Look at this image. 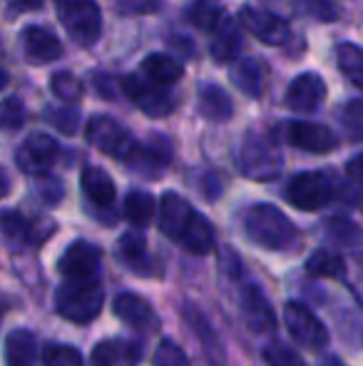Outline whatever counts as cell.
Instances as JSON below:
<instances>
[{"instance_id":"7c38bea8","label":"cell","mask_w":363,"mask_h":366,"mask_svg":"<svg viewBox=\"0 0 363 366\" xmlns=\"http://www.w3.org/2000/svg\"><path fill=\"white\" fill-rule=\"evenodd\" d=\"M100 267H102V249L85 239L73 242L58 262V272L65 280H97Z\"/></svg>"},{"instance_id":"9c48e42d","label":"cell","mask_w":363,"mask_h":366,"mask_svg":"<svg viewBox=\"0 0 363 366\" xmlns=\"http://www.w3.org/2000/svg\"><path fill=\"white\" fill-rule=\"evenodd\" d=\"M122 92L147 117H167L175 110V97L165 90V85L155 80H145L140 75H125L122 77Z\"/></svg>"},{"instance_id":"83f0119b","label":"cell","mask_w":363,"mask_h":366,"mask_svg":"<svg viewBox=\"0 0 363 366\" xmlns=\"http://www.w3.org/2000/svg\"><path fill=\"white\" fill-rule=\"evenodd\" d=\"M306 274L316 280H339L346 274V262L334 249H316L306 259Z\"/></svg>"},{"instance_id":"1f68e13d","label":"cell","mask_w":363,"mask_h":366,"mask_svg":"<svg viewBox=\"0 0 363 366\" xmlns=\"http://www.w3.org/2000/svg\"><path fill=\"white\" fill-rule=\"evenodd\" d=\"M326 237L344 247H356L363 242V229L349 217H331L326 222Z\"/></svg>"},{"instance_id":"b9f144b4","label":"cell","mask_w":363,"mask_h":366,"mask_svg":"<svg viewBox=\"0 0 363 366\" xmlns=\"http://www.w3.org/2000/svg\"><path fill=\"white\" fill-rule=\"evenodd\" d=\"M165 0H115L117 13L122 15H152L160 13Z\"/></svg>"},{"instance_id":"7a4b0ae2","label":"cell","mask_w":363,"mask_h":366,"mask_svg":"<svg viewBox=\"0 0 363 366\" xmlns=\"http://www.w3.org/2000/svg\"><path fill=\"white\" fill-rule=\"evenodd\" d=\"M244 234L269 252H289L299 244V229L274 204H252L242 217Z\"/></svg>"},{"instance_id":"d4e9b609","label":"cell","mask_w":363,"mask_h":366,"mask_svg":"<svg viewBox=\"0 0 363 366\" xmlns=\"http://www.w3.org/2000/svg\"><path fill=\"white\" fill-rule=\"evenodd\" d=\"M199 112H202L207 120L212 122H224L232 117L234 105L232 97L222 90L219 85H212V82H204L199 87Z\"/></svg>"},{"instance_id":"6da1fadb","label":"cell","mask_w":363,"mask_h":366,"mask_svg":"<svg viewBox=\"0 0 363 366\" xmlns=\"http://www.w3.org/2000/svg\"><path fill=\"white\" fill-rule=\"evenodd\" d=\"M160 229L167 239L184 247L189 254H209L214 249V227L204 214L177 192H165L160 199Z\"/></svg>"},{"instance_id":"30bf717a","label":"cell","mask_w":363,"mask_h":366,"mask_svg":"<svg viewBox=\"0 0 363 366\" xmlns=\"http://www.w3.org/2000/svg\"><path fill=\"white\" fill-rule=\"evenodd\" d=\"M276 135L284 137L289 145L311 154H326L339 145V137L334 135V130L319 125V122H286L276 130Z\"/></svg>"},{"instance_id":"8d00e7d4","label":"cell","mask_w":363,"mask_h":366,"mask_svg":"<svg viewBox=\"0 0 363 366\" xmlns=\"http://www.w3.org/2000/svg\"><path fill=\"white\" fill-rule=\"evenodd\" d=\"M45 366H83V357L70 344H48L43 349Z\"/></svg>"},{"instance_id":"f1b7e54d","label":"cell","mask_w":363,"mask_h":366,"mask_svg":"<svg viewBox=\"0 0 363 366\" xmlns=\"http://www.w3.org/2000/svg\"><path fill=\"white\" fill-rule=\"evenodd\" d=\"M157 212V202L150 192H142V189H132L125 197V217L132 227L137 229H145Z\"/></svg>"},{"instance_id":"7dc6e473","label":"cell","mask_w":363,"mask_h":366,"mask_svg":"<svg viewBox=\"0 0 363 366\" xmlns=\"http://www.w3.org/2000/svg\"><path fill=\"white\" fill-rule=\"evenodd\" d=\"M346 172H349L351 179H359V182H363V152L356 154V157L346 164Z\"/></svg>"},{"instance_id":"7bdbcfd3","label":"cell","mask_w":363,"mask_h":366,"mask_svg":"<svg viewBox=\"0 0 363 366\" xmlns=\"http://www.w3.org/2000/svg\"><path fill=\"white\" fill-rule=\"evenodd\" d=\"M55 232V222L48 217H38V219H30L28 224V247H40L53 237Z\"/></svg>"},{"instance_id":"8992f818","label":"cell","mask_w":363,"mask_h":366,"mask_svg":"<svg viewBox=\"0 0 363 366\" xmlns=\"http://www.w3.org/2000/svg\"><path fill=\"white\" fill-rule=\"evenodd\" d=\"M286 199L301 212H319L336 197V179L331 172H301L286 184Z\"/></svg>"},{"instance_id":"484cf974","label":"cell","mask_w":363,"mask_h":366,"mask_svg":"<svg viewBox=\"0 0 363 366\" xmlns=\"http://www.w3.org/2000/svg\"><path fill=\"white\" fill-rule=\"evenodd\" d=\"M117 257L137 274L150 269V254H147V239L140 232H125L117 242Z\"/></svg>"},{"instance_id":"e0dca14e","label":"cell","mask_w":363,"mask_h":366,"mask_svg":"<svg viewBox=\"0 0 363 366\" xmlns=\"http://www.w3.org/2000/svg\"><path fill=\"white\" fill-rule=\"evenodd\" d=\"M20 43H23L25 58L35 65L53 63L63 55V45H60L58 35L50 33L48 28H38V25H28L20 33Z\"/></svg>"},{"instance_id":"ee69618b","label":"cell","mask_w":363,"mask_h":366,"mask_svg":"<svg viewBox=\"0 0 363 366\" xmlns=\"http://www.w3.org/2000/svg\"><path fill=\"white\" fill-rule=\"evenodd\" d=\"M35 189H38V194L48 204H58L60 199H63V184H60L58 179L48 177V174H40V179H38V184H35Z\"/></svg>"},{"instance_id":"44dd1931","label":"cell","mask_w":363,"mask_h":366,"mask_svg":"<svg viewBox=\"0 0 363 366\" xmlns=\"http://www.w3.org/2000/svg\"><path fill=\"white\" fill-rule=\"evenodd\" d=\"M80 187H83L85 197H88L95 207H110L117 197L112 177L102 167H95V164H88V167L83 169V174H80Z\"/></svg>"},{"instance_id":"60d3db41","label":"cell","mask_w":363,"mask_h":366,"mask_svg":"<svg viewBox=\"0 0 363 366\" xmlns=\"http://www.w3.org/2000/svg\"><path fill=\"white\" fill-rule=\"evenodd\" d=\"M0 120H3L5 130H20L25 125V105L20 97L8 95L3 100V112H0Z\"/></svg>"},{"instance_id":"f546056e","label":"cell","mask_w":363,"mask_h":366,"mask_svg":"<svg viewBox=\"0 0 363 366\" xmlns=\"http://www.w3.org/2000/svg\"><path fill=\"white\" fill-rule=\"evenodd\" d=\"M142 73L150 77V80L160 82V85H172V82H177L184 75V68L180 60L170 58V55L152 53L142 63Z\"/></svg>"},{"instance_id":"74e56055","label":"cell","mask_w":363,"mask_h":366,"mask_svg":"<svg viewBox=\"0 0 363 366\" xmlns=\"http://www.w3.org/2000/svg\"><path fill=\"white\" fill-rule=\"evenodd\" d=\"M28 224L30 219H25L20 212H13V209H5L3 212V232L10 244L28 247Z\"/></svg>"},{"instance_id":"8fae6325","label":"cell","mask_w":363,"mask_h":366,"mask_svg":"<svg viewBox=\"0 0 363 366\" xmlns=\"http://www.w3.org/2000/svg\"><path fill=\"white\" fill-rule=\"evenodd\" d=\"M60 157V145L50 135L43 132H33L25 137V142L15 152V162L25 174H48V169L58 162Z\"/></svg>"},{"instance_id":"f35d334b","label":"cell","mask_w":363,"mask_h":366,"mask_svg":"<svg viewBox=\"0 0 363 366\" xmlns=\"http://www.w3.org/2000/svg\"><path fill=\"white\" fill-rule=\"evenodd\" d=\"M152 364L155 366H189V359L177 342H172V339H162V342L157 344V352H155Z\"/></svg>"},{"instance_id":"ba28073f","label":"cell","mask_w":363,"mask_h":366,"mask_svg":"<svg viewBox=\"0 0 363 366\" xmlns=\"http://www.w3.org/2000/svg\"><path fill=\"white\" fill-rule=\"evenodd\" d=\"M284 327L299 347L309 352H324L329 347V329L309 307L299 302L284 304Z\"/></svg>"},{"instance_id":"4316f807","label":"cell","mask_w":363,"mask_h":366,"mask_svg":"<svg viewBox=\"0 0 363 366\" xmlns=\"http://www.w3.org/2000/svg\"><path fill=\"white\" fill-rule=\"evenodd\" d=\"M184 15H187V20L197 30L212 35L214 30H217V25L227 18V10H224L217 0H192V3L187 5V10H184Z\"/></svg>"},{"instance_id":"836d02e7","label":"cell","mask_w":363,"mask_h":366,"mask_svg":"<svg viewBox=\"0 0 363 366\" xmlns=\"http://www.w3.org/2000/svg\"><path fill=\"white\" fill-rule=\"evenodd\" d=\"M50 90H53L55 97H60L63 102H70V105L80 102V97H83V85H80L78 77L73 73H68V70H60V73H55L50 77Z\"/></svg>"},{"instance_id":"52a82bcc","label":"cell","mask_w":363,"mask_h":366,"mask_svg":"<svg viewBox=\"0 0 363 366\" xmlns=\"http://www.w3.org/2000/svg\"><path fill=\"white\" fill-rule=\"evenodd\" d=\"M58 3L60 23L65 25L68 35L83 48L97 43L102 33V13L95 0H55Z\"/></svg>"},{"instance_id":"3957f363","label":"cell","mask_w":363,"mask_h":366,"mask_svg":"<svg viewBox=\"0 0 363 366\" xmlns=\"http://www.w3.org/2000/svg\"><path fill=\"white\" fill-rule=\"evenodd\" d=\"M276 140H279L276 132L249 130L237 152L239 172L247 179H254V182H272V179L279 177L284 157H281Z\"/></svg>"},{"instance_id":"4dcf8cb0","label":"cell","mask_w":363,"mask_h":366,"mask_svg":"<svg viewBox=\"0 0 363 366\" xmlns=\"http://www.w3.org/2000/svg\"><path fill=\"white\" fill-rule=\"evenodd\" d=\"M336 63L346 80L363 90V48L354 43H341L336 48Z\"/></svg>"},{"instance_id":"5b68a950","label":"cell","mask_w":363,"mask_h":366,"mask_svg":"<svg viewBox=\"0 0 363 366\" xmlns=\"http://www.w3.org/2000/svg\"><path fill=\"white\" fill-rule=\"evenodd\" d=\"M85 140L92 147L100 149V152L110 154L115 159H122L127 164L135 159L137 149H140V142L132 137V132L110 115L90 117V122L85 125Z\"/></svg>"},{"instance_id":"d6a6232c","label":"cell","mask_w":363,"mask_h":366,"mask_svg":"<svg viewBox=\"0 0 363 366\" xmlns=\"http://www.w3.org/2000/svg\"><path fill=\"white\" fill-rule=\"evenodd\" d=\"M45 117H48L50 125H53L55 130L63 132V135H68V137L78 135V130H80V110L75 105H70V102L48 107Z\"/></svg>"},{"instance_id":"ac0fdd59","label":"cell","mask_w":363,"mask_h":366,"mask_svg":"<svg viewBox=\"0 0 363 366\" xmlns=\"http://www.w3.org/2000/svg\"><path fill=\"white\" fill-rule=\"evenodd\" d=\"M184 322H187V327L192 329L194 339H197L199 347H202L207 362L212 366H222L224 364V347H222V342H219L214 327L209 324V319L204 317L194 304H184Z\"/></svg>"},{"instance_id":"4fadbf2b","label":"cell","mask_w":363,"mask_h":366,"mask_svg":"<svg viewBox=\"0 0 363 366\" xmlns=\"http://www.w3.org/2000/svg\"><path fill=\"white\" fill-rule=\"evenodd\" d=\"M239 23H242L254 38L262 40L264 45H284L291 35L289 23L267 8L244 5V8L239 10Z\"/></svg>"},{"instance_id":"ffe728a7","label":"cell","mask_w":363,"mask_h":366,"mask_svg":"<svg viewBox=\"0 0 363 366\" xmlns=\"http://www.w3.org/2000/svg\"><path fill=\"white\" fill-rule=\"evenodd\" d=\"M232 82L249 97H262L264 90H267V77H269V68L264 60L259 58H247L234 63L232 73Z\"/></svg>"},{"instance_id":"e575fe53","label":"cell","mask_w":363,"mask_h":366,"mask_svg":"<svg viewBox=\"0 0 363 366\" xmlns=\"http://www.w3.org/2000/svg\"><path fill=\"white\" fill-rule=\"evenodd\" d=\"M262 359L267 366H306V362L301 359V354L284 342L267 344V347L262 349Z\"/></svg>"},{"instance_id":"d590c367","label":"cell","mask_w":363,"mask_h":366,"mask_svg":"<svg viewBox=\"0 0 363 366\" xmlns=\"http://www.w3.org/2000/svg\"><path fill=\"white\" fill-rule=\"evenodd\" d=\"M341 125H344L349 140L363 142V100H349L341 110Z\"/></svg>"},{"instance_id":"cb8c5ba5","label":"cell","mask_w":363,"mask_h":366,"mask_svg":"<svg viewBox=\"0 0 363 366\" xmlns=\"http://www.w3.org/2000/svg\"><path fill=\"white\" fill-rule=\"evenodd\" d=\"M38 339L30 329H13L5 337V366H35Z\"/></svg>"},{"instance_id":"603a6c76","label":"cell","mask_w":363,"mask_h":366,"mask_svg":"<svg viewBox=\"0 0 363 366\" xmlns=\"http://www.w3.org/2000/svg\"><path fill=\"white\" fill-rule=\"evenodd\" d=\"M239 50H242V33H239V25L227 15L212 33L209 53L217 63H234L239 58Z\"/></svg>"},{"instance_id":"c3c4849f","label":"cell","mask_w":363,"mask_h":366,"mask_svg":"<svg viewBox=\"0 0 363 366\" xmlns=\"http://www.w3.org/2000/svg\"><path fill=\"white\" fill-rule=\"evenodd\" d=\"M172 48L175 50H184V55H192V45H189L187 38H172Z\"/></svg>"},{"instance_id":"7402d4cb","label":"cell","mask_w":363,"mask_h":366,"mask_svg":"<svg viewBox=\"0 0 363 366\" xmlns=\"http://www.w3.org/2000/svg\"><path fill=\"white\" fill-rule=\"evenodd\" d=\"M170 159H172L170 140H167V137L155 135L147 145H140L135 159L130 162V167L142 169V172L150 174V177H157V174H162V169L170 164Z\"/></svg>"},{"instance_id":"277c9868","label":"cell","mask_w":363,"mask_h":366,"mask_svg":"<svg viewBox=\"0 0 363 366\" xmlns=\"http://www.w3.org/2000/svg\"><path fill=\"white\" fill-rule=\"evenodd\" d=\"M105 294L97 280H68L55 292V312L73 324H90L97 319Z\"/></svg>"},{"instance_id":"681fc988","label":"cell","mask_w":363,"mask_h":366,"mask_svg":"<svg viewBox=\"0 0 363 366\" xmlns=\"http://www.w3.org/2000/svg\"><path fill=\"white\" fill-rule=\"evenodd\" d=\"M324 366H346L344 362H339V359H329V362H326Z\"/></svg>"},{"instance_id":"f6af8a7d","label":"cell","mask_w":363,"mask_h":366,"mask_svg":"<svg viewBox=\"0 0 363 366\" xmlns=\"http://www.w3.org/2000/svg\"><path fill=\"white\" fill-rule=\"evenodd\" d=\"M43 8V0H5V15L15 18L20 13H33Z\"/></svg>"},{"instance_id":"bcb514c9","label":"cell","mask_w":363,"mask_h":366,"mask_svg":"<svg viewBox=\"0 0 363 366\" xmlns=\"http://www.w3.org/2000/svg\"><path fill=\"white\" fill-rule=\"evenodd\" d=\"M92 80H95V90L100 92V95H105V97H115V90H110V85H117V82L112 80L110 75H100V73H95V75H92Z\"/></svg>"},{"instance_id":"5bb4252c","label":"cell","mask_w":363,"mask_h":366,"mask_svg":"<svg viewBox=\"0 0 363 366\" xmlns=\"http://www.w3.org/2000/svg\"><path fill=\"white\" fill-rule=\"evenodd\" d=\"M286 107L294 112H316L326 100V82L316 73H301L286 87Z\"/></svg>"},{"instance_id":"ab89813d","label":"cell","mask_w":363,"mask_h":366,"mask_svg":"<svg viewBox=\"0 0 363 366\" xmlns=\"http://www.w3.org/2000/svg\"><path fill=\"white\" fill-rule=\"evenodd\" d=\"M301 10L311 18H316L319 23H334L339 18V5L334 0H299Z\"/></svg>"},{"instance_id":"f907efd6","label":"cell","mask_w":363,"mask_h":366,"mask_svg":"<svg viewBox=\"0 0 363 366\" xmlns=\"http://www.w3.org/2000/svg\"><path fill=\"white\" fill-rule=\"evenodd\" d=\"M356 204H359V207H361V212H363V187H361L359 197H356Z\"/></svg>"},{"instance_id":"d6986e66","label":"cell","mask_w":363,"mask_h":366,"mask_svg":"<svg viewBox=\"0 0 363 366\" xmlns=\"http://www.w3.org/2000/svg\"><path fill=\"white\" fill-rule=\"evenodd\" d=\"M90 362L95 366H140L142 347L127 339H105L92 349Z\"/></svg>"},{"instance_id":"9a60e30c","label":"cell","mask_w":363,"mask_h":366,"mask_svg":"<svg viewBox=\"0 0 363 366\" xmlns=\"http://www.w3.org/2000/svg\"><path fill=\"white\" fill-rule=\"evenodd\" d=\"M239 307H242L244 322L254 334H269L276 329V314L267 294L257 285H244L239 294Z\"/></svg>"},{"instance_id":"2e32d148","label":"cell","mask_w":363,"mask_h":366,"mask_svg":"<svg viewBox=\"0 0 363 366\" xmlns=\"http://www.w3.org/2000/svg\"><path fill=\"white\" fill-rule=\"evenodd\" d=\"M112 312L120 322H125L127 327L140 329V332H155L160 327V319H157L152 304L145 297L132 292H122L112 302Z\"/></svg>"}]
</instances>
